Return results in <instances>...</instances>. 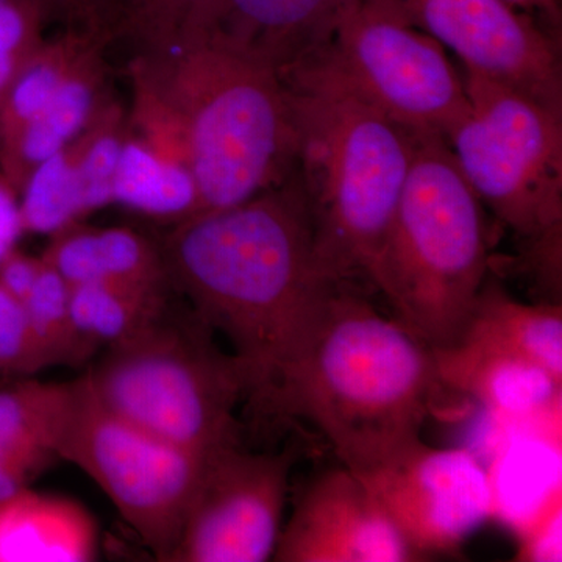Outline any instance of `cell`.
<instances>
[{
  "instance_id": "cell-8",
  "label": "cell",
  "mask_w": 562,
  "mask_h": 562,
  "mask_svg": "<svg viewBox=\"0 0 562 562\" xmlns=\"http://www.w3.org/2000/svg\"><path fill=\"white\" fill-rule=\"evenodd\" d=\"M52 452L87 473L155 560L168 562L205 458L110 412L85 375L66 383Z\"/></svg>"
},
{
  "instance_id": "cell-20",
  "label": "cell",
  "mask_w": 562,
  "mask_h": 562,
  "mask_svg": "<svg viewBox=\"0 0 562 562\" xmlns=\"http://www.w3.org/2000/svg\"><path fill=\"white\" fill-rule=\"evenodd\" d=\"M169 288L117 281L70 286V317L90 357L131 338L169 308Z\"/></svg>"
},
{
  "instance_id": "cell-16",
  "label": "cell",
  "mask_w": 562,
  "mask_h": 562,
  "mask_svg": "<svg viewBox=\"0 0 562 562\" xmlns=\"http://www.w3.org/2000/svg\"><path fill=\"white\" fill-rule=\"evenodd\" d=\"M99 527L81 503L31 486L0 498V562H90Z\"/></svg>"
},
{
  "instance_id": "cell-6",
  "label": "cell",
  "mask_w": 562,
  "mask_h": 562,
  "mask_svg": "<svg viewBox=\"0 0 562 562\" xmlns=\"http://www.w3.org/2000/svg\"><path fill=\"white\" fill-rule=\"evenodd\" d=\"M85 376L110 412L184 452L206 458L239 443L235 412L249 395L246 375L192 312L166 310L106 347Z\"/></svg>"
},
{
  "instance_id": "cell-29",
  "label": "cell",
  "mask_w": 562,
  "mask_h": 562,
  "mask_svg": "<svg viewBox=\"0 0 562 562\" xmlns=\"http://www.w3.org/2000/svg\"><path fill=\"white\" fill-rule=\"evenodd\" d=\"M40 372L31 324L24 302L0 288V373L33 375Z\"/></svg>"
},
{
  "instance_id": "cell-32",
  "label": "cell",
  "mask_w": 562,
  "mask_h": 562,
  "mask_svg": "<svg viewBox=\"0 0 562 562\" xmlns=\"http://www.w3.org/2000/svg\"><path fill=\"white\" fill-rule=\"evenodd\" d=\"M22 235L20 194L0 173V260L16 247Z\"/></svg>"
},
{
  "instance_id": "cell-24",
  "label": "cell",
  "mask_w": 562,
  "mask_h": 562,
  "mask_svg": "<svg viewBox=\"0 0 562 562\" xmlns=\"http://www.w3.org/2000/svg\"><path fill=\"white\" fill-rule=\"evenodd\" d=\"M224 9L225 0H116L114 31L135 41L138 52L160 49L214 31Z\"/></svg>"
},
{
  "instance_id": "cell-23",
  "label": "cell",
  "mask_w": 562,
  "mask_h": 562,
  "mask_svg": "<svg viewBox=\"0 0 562 562\" xmlns=\"http://www.w3.org/2000/svg\"><path fill=\"white\" fill-rule=\"evenodd\" d=\"M65 383L27 380L0 390V454L33 480L57 460L52 432Z\"/></svg>"
},
{
  "instance_id": "cell-31",
  "label": "cell",
  "mask_w": 562,
  "mask_h": 562,
  "mask_svg": "<svg viewBox=\"0 0 562 562\" xmlns=\"http://www.w3.org/2000/svg\"><path fill=\"white\" fill-rule=\"evenodd\" d=\"M43 260L14 247L0 260V288L18 301H27L38 280Z\"/></svg>"
},
{
  "instance_id": "cell-18",
  "label": "cell",
  "mask_w": 562,
  "mask_h": 562,
  "mask_svg": "<svg viewBox=\"0 0 562 562\" xmlns=\"http://www.w3.org/2000/svg\"><path fill=\"white\" fill-rule=\"evenodd\" d=\"M41 260L70 286L91 281L172 288L160 246L131 228L74 224L49 236Z\"/></svg>"
},
{
  "instance_id": "cell-26",
  "label": "cell",
  "mask_w": 562,
  "mask_h": 562,
  "mask_svg": "<svg viewBox=\"0 0 562 562\" xmlns=\"http://www.w3.org/2000/svg\"><path fill=\"white\" fill-rule=\"evenodd\" d=\"M70 284L43 261L38 280L24 302L40 372L52 366H80L90 360L70 317Z\"/></svg>"
},
{
  "instance_id": "cell-34",
  "label": "cell",
  "mask_w": 562,
  "mask_h": 562,
  "mask_svg": "<svg viewBox=\"0 0 562 562\" xmlns=\"http://www.w3.org/2000/svg\"><path fill=\"white\" fill-rule=\"evenodd\" d=\"M32 480L0 454V498L31 486Z\"/></svg>"
},
{
  "instance_id": "cell-13",
  "label": "cell",
  "mask_w": 562,
  "mask_h": 562,
  "mask_svg": "<svg viewBox=\"0 0 562 562\" xmlns=\"http://www.w3.org/2000/svg\"><path fill=\"white\" fill-rule=\"evenodd\" d=\"M273 561H416L380 503L349 468L322 473L281 527Z\"/></svg>"
},
{
  "instance_id": "cell-2",
  "label": "cell",
  "mask_w": 562,
  "mask_h": 562,
  "mask_svg": "<svg viewBox=\"0 0 562 562\" xmlns=\"http://www.w3.org/2000/svg\"><path fill=\"white\" fill-rule=\"evenodd\" d=\"M439 386L427 344L357 286L335 284L306 322L268 409L312 420L344 465L361 473L420 438Z\"/></svg>"
},
{
  "instance_id": "cell-22",
  "label": "cell",
  "mask_w": 562,
  "mask_h": 562,
  "mask_svg": "<svg viewBox=\"0 0 562 562\" xmlns=\"http://www.w3.org/2000/svg\"><path fill=\"white\" fill-rule=\"evenodd\" d=\"M111 195L117 205L172 225L190 220L198 210L191 172L155 154L132 131L122 147Z\"/></svg>"
},
{
  "instance_id": "cell-27",
  "label": "cell",
  "mask_w": 562,
  "mask_h": 562,
  "mask_svg": "<svg viewBox=\"0 0 562 562\" xmlns=\"http://www.w3.org/2000/svg\"><path fill=\"white\" fill-rule=\"evenodd\" d=\"M127 111L111 98L95 113L90 124L76 139L70 140L76 151L77 172L83 195L85 213L101 210L113 203V180L120 165L122 147L127 139Z\"/></svg>"
},
{
  "instance_id": "cell-3",
  "label": "cell",
  "mask_w": 562,
  "mask_h": 562,
  "mask_svg": "<svg viewBox=\"0 0 562 562\" xmlns=\"http://www.w3.org/2000/svg\"><path fill=\"white\" fill-rule=\"evenodd\" d=\"M128 72L133 94L183 143L194 216L250 201L294 172L297 127L283 77L220 33L140 50Z\"/></svg>"
},
{
  "instance_id": "cell-30",
  "label": "cell",
  "mask_w": 562,
  "mask_h": 562,
  "mask_svg": "<svg viewBox=\"0 0 562 562\" xmlns=\"http://www.w3.org/2000/svg\"><path fill=\"white\" fill-rule=\"evenodd\" d=\"M561 525L562 491L558 484L520 528L516 560L561 561Z\"/></svg>"
},
{
  "instance_id": "cell-14",
  "label": "cell",
  "mask_w": 562,
  "mask_h": 562,
  "mask_svg": "<svg viewBox=\"0 0 562 562\" xmlns=\"http://www.w3.org/2000/svg\"><path fill=\"white\" fill-rule=\"evenodd\" d=\"M360 0H225L214 32L286 72L314 57Z\"/></svg>"
},
{
  "instance_id": "cell-36",
  "label": "cell",
  "mask_w": 562,
  "mask_h": 562,
  "mask_svg": "<svg viewBox=\"0 0 562 562\" xmlns=\"http://www.w3.org/2000/svg\"><path fill=\"white\" fill-rule=\"evenodd\" d=\"M0 3H35V5L47 7L52 11H58L57 0H0Z\"/></svg>"
},
{
  "instance_id": "cell-9",
  "label": "cell",
  "mask_w": 562,
  "mask_h": 562,
  "mask_svg": "<svg viewBox=\"0 0 562 562\" xmlns=\"http://www.w3.org/2000/svg\"><path fill=\"white\" fill-rule=\"evenodd\" d=\"M306 61L413 135L446 139L469 106L464 79L443 46L366 0Z\"/></svg>"
},
{
  "instance_id": "cell-12",
  "label": "cell",
  "mask_w": 562,
  "mask_h": 562,
  "mask_svg": "<svg viewBox=\"0 0 562 562\" xmlns=\"http://www.w3.org/2000/svg\"><path fill=\"white\" fill-rule=\"evenodd\" d=\"M458 55L464 69L562 113L557 46L506 0H366Z\"/></svg>"
},
{
  "instance_id": "cell-15",
  "label": "cell",
  "mask_w": 562,
  "mask_h": 562,
  "mask_svg": "<svg viewBox=\"0 0 562 562\" xmlns=\"http://www.w3.org/2000/svg\"><path fill=\"white\" fill-rule=\"evenodd\" d=\"M113 40L114 35H103L80 55L13 149L0 157V173L18 194L33 169L76 139L113 98L110 65L105 57V47Z\"/></svg>"
},
{
  "instance_id": "cell-28",
  "label": "cell",
  "mask_w": 562,
  "mask_h": 562,
  "mask_svg": "<svg viewBox=\"0 0 562 562\" xmlns=\"http://www.w3.org/2000/svg\"><path fill=\"white\" fill-rule=\"evenodd\" d=\"M50 9L35 3H0V113L22 68L44 43Z\"/></svg>"
},
{
  "instance_id": "cell-33",
  "label": "cell",
  "mask_w": 562,
  "mask_h": 562,
  "mask_svg": "<svg viewBox=\"0 0 562 562\" xmlns=\"http://www.w3.org/2000/svg\"><path fill=\"white\" fill-rule=\"evenodd\" d=\"M57 5L69 25L114 29L110 0H57Z\"/></svg>"
},
{
  "instance_id": "cell-17",
  "label": "cell",
  "mask_w": 562,
  "mask_h": 562,
  "mask_svg": "<svg viewBox=\"0 0 562 562\" xmlns=\"http://www.w3.org/2000/svg\"><path fill=\"white\" fill-rule=\"evenodd\" d=\"M431 355L442 386L471 395L491 412L524 416L561 401L562 380L522 357L468 341Z\"/></svg>"
},
{
  "instance_id": "cell-10",
  "label": "cell",
  "mask_w": 562,
  "mask_h": 562,
  "mask_svg": "<svg viewBox=\"0 0 562 562\" xmlns=\"http://www.w3.org/2000/svg\"><path fill=\"white\" fill-rule=\"evenodd\" d=\"M294 458L239 443L206 457L168 562L272 560Z\"/></svg>"
},
{
  "instance_id": "cell-35",
  "label": "cell",
  "mask_w": 562,
  "mask_h": 562,
  "mask_svg": "<svg viewBox=\"0 0 562 562\" xmlns=\"http://www.w3.org/2000/svg\"><path fill=\"white\" fill-rule=\"evenodd\" d=\"M514 9L522 11H554L560 0H506Z\"/></svg>"
},
{
  "instance_id": "cell-1",
  "label": "cell",
  "mask_w": 562,
  "mask_h": 562,
  "mask_svg": "<svg viewBox=\"0 0 562 562\" xmlns=\"http://www.w3.org/2000/svg\"><path fill=\"white\" fill-rule=\"evenodd\" d=\"M160 247L171 286L227 339L247 397L269 408L306 322L341 284L317 258L297 171L250 201L173 224Z\"/></svg>"
},
{
  "instance_id": "cell-19",
  "label": "cell",
  "mask_w": 562,
  "mask_h": 562,
  "mask_svg": "<svg viewBox=\"0 0 562 562\" xmlns=\"http://www.w3.org/2000/svg\"><path fill=\"white\" fill-rule=\"evenodd\" d=\"M458 341L522 357L562 380L561 303H524L497 284H483Z\"/></svg>"
},
{
  "instance_id": "cell-25",
  "label": "cell",
  "mask_w": 562,
  "mask_h": 562,
  "mask_svg": "<svg viewBox=\"0 0 562 562\" xmlns=\"http://www.w3.org/2000/svg\"><path fill=\"white\" fill-rule=\"evenodd\" d=\"M20 213L24 233L47 236L87 217L72 144L33 169L22 187Z\"/></svg>"
},
{
  "instance_id": "cell-21",
  "label": "cell",
  "mask_w": 562,
  "mask_h": 562,
  "mask_svg": "<svg viewBox=\"0 0 562 562\" xmlns=\"http://www.w3.org/2000/svg\"><path fill=\"white\" fill-rule=\"evenodd\" d=\"M103 35H114L111 27H77L69 25L52 40H44L32 55L3 103L0 113V157L13 149L14 144L36 120L61 81L74 68L80 55Z\"/></svg>"
},
{
  "instance_id": "cell-4",
  "label": "cell",
  "mask_w": 562,
  "mask_h": 562,
  "mask_svg": "<svg viewBox=\"0 0 562 562\" xmlns=\"http://www.w3.org/2000/svg\"><path fill=\"white\" fill-rule=\"evenodd\" d=\"M322 269L375 288L384 241L412 166L414 138L312 61L281 72Z\"/></svg>"
},
{
  "instance_id": "cell-7",
  "label": "cell",
  "mask_w": 562,
  "mask_h": 562,
  "mask_svg": "<svg viewBox=\"0 0 562 562\" xmlns=\"http://www.w3.org/2000/svg\"><path fill=\"white\" fill-rule=\"evenodd\" d=\"M469 106L446 143L469 187L525 241L562 232V113L464 69Z\"/></svg>"
},
{
  "instance_id": "cell-11",
  "label": "cell",
  "mask_w": 562,
  "mask_h": 562,
  "mask_svg": "<svg viewBox=\"0 0 562 562\" xmlns=\"http://www.w3.org/2000/svg\"><path fill=\"white\" fill-rule=\"evenodd\" d=\"M357 475L417 560L454 552L494 509V487L475 454L420 438Z\"/></svg>"
},
{
  "instance_id": "cell-5",
  "label": "cell",
  "mask_w": 562,
  "mask_h": 562,
  "mask_svg": "<svg viewBox=\"0 0 562 562\" xmlns=\"http://www.w3.org/2000/svg\"><path fill=\"white\" fill-rule=\"evenodd\" d=\"M483 203L446 139L414 138L412 166L376 268L375 290L430 349L461 338L484 284Z\"/></svg>"
}]
</instances>
